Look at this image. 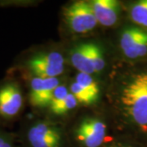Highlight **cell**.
Returning a JSON list of instances; mask_svg holds the SVG:
<instances>
[{"label":"cell","mask_w":147,"mask_h":147,"mask_svg":"<svg viewBox=\"0 0 147 147\" xmlns=\"http://www.w3.org/2000/svg\"><path fill=\"white\" fill-rule=\"evenodd\" d=\"M120 47L127 58L145 57L147 54V32L137 27L127 28L121 34Z\"/></svg>","instance_id":"cell-5"},{"label":"cell","mask_w":147,"mask_h":147,"mask_svg":"<svg viewBox=\"0 0 147 147\" xmlns=\"http://www.w3.org/2000/svg\"><path fill=\"white\" fill-rule=\"evenodd\" d=\"M26 139L30 147H60L61 145V134L57 128L42 122L29 127Z\"/></svg>","instance_id":"cell-7"},{"label":"cell","mask_w":147,"mask_h":147,"mask_svg":"<svg viewBox=\"0 0 147 147\" xmlns=\"http://www.w3.org/2000/svg\"><path fill=\"white\" fill-rule=\"evenodd\" d=\"M130 15L135 23L147 28V0L139 1L132 5Z\"/></svg>","instance_id":"cell-11"},{"label":"cell","mask_w":147,"mask_h":147,"mask_svg":"<svg viewBox=\"0 0 147 147\" xmlns=\"http://www.w3.org/2000/svg\"><path fill=\"white\" fill-rule=\"evenodd\" d=\"M74 82H76L79 86H81L83 88L87 90L89 93L98 99L99 94H100V88L94 79L91 76V74L79 73L76 75Z\"/></svg>","instance_id":"cell-12"},{"label":"cell","mask_w":147,"mask_h":147,"mask_svg":"<svg viewBox=\"0 0 147 147\" xmlns=\"http://www.w3.org/2000/svg\"><path fill=\"white\" fill-rule=\"evenodd\" d=\"M90 43H82L75 47L71 54V62L79 73L92 74L94 69L91 62L89 54Z\"/></svg>","instance_id":"cell-10"},{"label":"cell","mask_w":147,"mask_h":147,"mask_svg":"<svg viewBox=\"0 0 147 147\" xmlns=\"http://www.w3.org/2000/svg\"><path fill=\"white\" fill-rule=\"evenodd\" d=\"M24 96L20 85L15 80L6 81L0 85V118L11 120L21 113Z\"/></svg>","instance_id":"cell-4"},{"label":"cell","mask_w":147,"mask_h":147,"mask_svg":"<svg viewBox=\"0 0 147 147\" xmlns=\"http://www.w3.org/2000/svg\"><path fill=\"white\" fill-rule=\"evenodd\" d=\"M70 93L75 97L78 103H82L84 105H90L97 100L96 97L79 86L76 82H74L70 86Z\"/></svg>","instance_id":"cell-13"},{"label":"cell","mask_w":147,"mask_h":147,"mask_svg":"<svg viewBox=\"0 0 147 147\" xmlns=\"http://www.w3.org/2000/svg\"><path fill=\"white\" fill-rule=\"evenodd\" d=\"M64 16L69 28L77 34L92 31L98 23L91 3L86 1H77L67 7Z\"/></svg>","instance_id":"cell-2"},{"label":"cell","mask_w":147,"mask_h":147,"mask_svg":"<svg viewBox=\"0 0 147 147\" xmlns=\"http://www.w3.org/2000/svg\"><path fill=\"white\" fill-rule=\"evenodd\" d=\"M0 147H14L11 138L0 132Z\"/></svg>","instance_id":"cell-17"},{"label":"cell","mask_w":147,"mask_h":147,"mask_svg":"<svg viewBox=\"0 0 147 147\" xmlns=\"http://www.w3.org/2000/svg\"><path fill=\"white\" fill-rule=\"evenodd\" d=\"M77 104H78V101L75 99V97L70 92H69V94L62 100V102L60 105H58L57 107L53 108L51 110L55 115H61L67 113L69 110L74 109L76 107Z\"/></svg>","instance_id":"cell-15"},{"label":"cell","mask_w":147,"mask_h":147,"mask_svg":"<svg viewBox=\"0 0 147 147\" xmlns=\"http://www.w3.org/2000/svg\"><path fill=\"white\" fill-rule=\"evenodd\" d=\"M116 147H123V146H116Z\"/></svg>","instance_id":"cell-18"},{"label":"cell","mask_w":147,"mask_h":147,"mask_svg":"<svg viewBox=\"0 0 147 147\" xmlns=\"http://www.w3.org/2000/svg\"><path fill=\"white\" fill-rule=\"evenodd\" d=\"M106 125L97 119H84L77 129L76 137L85 147H99L105 141Z\"/></svg>","instance_id":"cell-8"},{"label":"cell","mask_w":147,"mask_h":147,"mask_svg":"<svg viewBox=\"0 0 147 147\" xmlns=\"http://www.w3.org/2000/svg\"><path fill=\"white\" fill-rule=\"evenodd\" d=\"M60 85L57 78H38L34 76L30 80L29 100L34 107L49 106L53 92Z\"/></svg>","instance_id":"cell-6"},{"label":"cell","mask_w":147,"mask_h":147,"mask_svg":"<svg viewBox=\"0 0 147 147\" xmlns=\"http://www.w3.org/2000/svg\"><path fill=\"white\" fill-rule=\"evenodd\" d=\"M96 21L104 26H112L119 16V3L115 0H95L91 3Z\"/></svg>","instance_id":"cell-9"},{"label":"cell","mask_w":147,"mask_h":147,"mask_svg":"<svg viewBox=\"0 0 147 147\" xmlns=\"http://www.w3.org/2000/svg\"><path fill=\"white\" fill-rule=\"evenodd\" d=\"M26 65L30 73L38 78H57L64 71V58L57 52L34 55L27 60Z\"/></svg>","instance_id":"cell-3"},{"label":"cell","mask_w":147,"mask_h":147,"mask_svg":"<svg viewBox=\"0 0 147 147\" xmlns=\"http://www.w3.org/2000/svg\"><path fill=\"white\" fill-rule=\"evenodd\" d=\"M89 54L91 58V62L92 67L94 69L95 73L100 72L105 67V59L103 57V53L100 48L95 43L89 44Z\"/></svg>","instance_id":"cell-14"},{"label":"cell","mask_w":147,"mask_h":147,"mask_svg":"<svg viewBox=\"0 0 147 147\" xmlns=\"http://www.w3.org/2000/svg\"><path fill=\"white\" fill-rule=\"evenodd\" d=\"M121 103L132 122L147 128V71L133 76L121 93Z\"/></svg>","instance_id":"cell-1"},{"label":"cell","mask_w":147,"mask_h":147,"mask_svg":"<svg viewBox=\"0 0 147 147\" xmlns=\"http://www.w3.org/2000/svg\"><path fill=\"white\" fill-rule=\"evenodd\" d=\"M68 94L69 92L67 88L63 85H59L53 92L52 99H51L50 104H49L50 109L52 110L53 108L57 107L58 105H60Z\"/></svg>","instance_id":"cell-16"}]
</instances>
